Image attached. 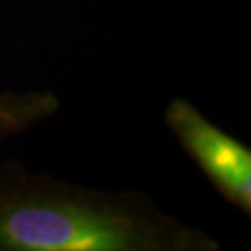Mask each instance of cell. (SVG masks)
<instances>
[{"label": "cell", "instance_id": "6da1fadb", "mask_svg": "<svg viewBox=\"0 0 251 251\" xmlns=\"http://www.w3.org/2000/svg\"><path fill=\"white\" fill-rule=\"evenodd\" d=\"M138 192L78 186L21 162L0 168V251H218Z\"/></svg>", "mask_w": 251, "mask_h": 251}, {"label": "cell", "instance_id": "7a4b0ae2", "mask_svg": "<svg viewBox=\"0 0 251 251\" xmlns=\"http://www.w3.org/2000/svg\"><path fill=\"white\" fill-rule=\"evenodd\" d=\"M164 119L182 151L196 162L212 188L242 214L251 216L250 147L208 121L186 99L171 100Z\"/></svg>", "mask_w": 251, "mask_h": 251}, {"label": "cell", "instance_id": "3957f363", "mask_svg": "<svg viewBox=\"0 0 251 251\" xmlns=\"http://www.w3.org/2000/svg\"><path fill=\"white\" fill-rule=\"evenodd\" d=\"M60 108L52 91H0V144L56 116Z\"/></svg>", "mask_w": 251, "mask_h": 251}]
</instances>
